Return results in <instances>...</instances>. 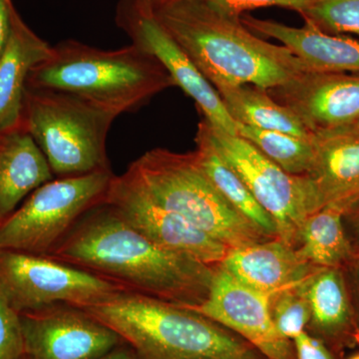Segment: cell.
<instances>
[{
  "label": "cell",
  "mask_w": 359,
  "mask_h": 359,
  "mask_svg": "<svg viewBox=\"0 0 359 359\" xmlns=\"http://www.w3.org/2000/svg\"><path fill=\"white\" fill-rule=\"evenodd\" d=\"M47 257L186 309L207 299L216 269L151 242L105 202L87 212Z\"/></svg>",
  "instance_id": "cell-1"
},
{
  "label": "cell",
  "mask_w": 359,
  "mask_h": 359,
  "mask_svg": "<svg viewBox=\"0 0 359 359\" xmlns=\"http://www.w3.org/2000/svg\"><path fill=\"white\" fill-rule=\"evenodd\" d=\"M153 9L216 90L244 84L269 90L309 71L289 48L259 39L241 18L207 0H177Z\"/></svg>",
  "instance_id": "cell-2"
},
{
  "label": "cell",
  "mask_w": 359,
  "mask_h": 359,
  "mask_svg": "<svg viewBox=\"0 0 359 359\" xmlns=\"http://www.w3.org/2000/svg\"><path fill=\"white\" fill-rule=\"evenodd\" d=\"M83 309L117 332L139 359H269L202 313L127 290Z\"/></svg>",
  "instance_id": "cell-3"
},
{
  "label": "cell",
  "mask_w": 359,
  "mask_h": 359,
  "mask_svg": "<svg viewBox=\"0 0 359 359\" xmlns=\"http://www.w3.org/2000/svg\"><path fill=\"white\" fill-rule=\"evenodd\" d=\"M173 86L164 66L136 45L102 50L71 39L52 47L27 80V88L65 92L118 116L136 112Z\"/></svg>",
  "instance_id": "cell-4"
},
{
  "label": "cell",
  "mask_w": 359,
  "mask_h": 359,
  "mask_svg": "<svg viewBox=\"0 0 359 359\" xmlns=\"http://www.w3.org/2000/svg\"><path fill=\"white\" fill-rule=\"evenodd\" d=\"M124 175L157 204L230 249L273 240L224 199L194 151L153 149L131 163Z\"/></svg>",
  "instance_id": "cell-5"
},
{
  "label": "cell",
  "mask_w": 359,
  "mask_h": 359,
  "mask_svg": "<svg viewBox=\"0 0 359 359\" xmlns=\"http://www.w3.org/2000/svg\"><path fill=\"white\" fill-rule=\"evenodd\" d=\"M112 111L53 90H26L22 128L36 142L55 178L112 170L106 140Z\"/></svg>",
  "instance_id": "cell-6"
},
{
  "label": "cell",
  "mask_w": 359,
  "mask_h": 359,
  "mask_svg": "<svg viewBox=\"0 0 359 359\" xmlns=\"http://www.w3.org/2000/svg\"><path fill=\"white\" fill-rule=\"evenodd\" d=\"M114 177L110 170L46 182L0 223V250L50 254L87 212L105 202Z\"/></svg>",
  "instance_id": "cell-7"
},
{
  "label": "cell",
  "mask_w": 359,
  "mask_h": 359,
  "mask_svg": "<svg viewBox=\"0 0 359 359\" xmlns=\"http://www.w3.org/2000/svg\"><path fill=\"white\" fill-rule=\"evenodd\" d=\"M208 124L215 147L275 221L278 238L297 249L304 222L323 209L311 179L287 173L249 141Z\"/></svg>",
  "instance_id": "cell-8"
},
{
  "label": "cell",
  "mask_w": 359,
  "mask_h": 359,
  "mask_svg": "<svg viewBox=\"0 0 359 359\" xmlns=\"http://www.w3.org/2000/svg\"><path fill=\"white\" fill-rule=\"evenodd\" d=\"M0 290L22 313L55 302L91 308L125 290L47 256L0 250Z\"/></svg>",
  "instance_id": "cell-9"
},
{
  "label": "cell",
  "mask_w": 359,
  "mask_h": 359,
  "mask_svg": "<svg viewBox=\"0 0 359 359\" xmlns=\"http://www.w3.org/2000/svg\"><path fill=\"white\" fill-rule=\"evenodd\" d=\"M115 20L118 27L132 40V44L154 56L164 66L176 86L195 101L212 126L238 135L237 122L229 114L217 90L167 32L147 2L119 0Z\"/></svg>",
  "instance_id": "cell-10"
},
{
  "label": "cell",
  "mask_w": 359,
  "mask_h": 359,
  "mask_svg": "<svg viewBox=\"0 0 359 359\" xmlns=\"http://www.w3.org/2000/svg\"><path fill=\"white\" fill-rule=\"evenodd\" d=\"M29 359H97L124 342L83 309L55 302L20 313Z\"/></svg>",
  "instance_id": "cell-11"
},
{
  "label": "cell",
  "mask_w": 359,
  "mask_h": 359,
  "mask_svg": "<svg viewBox=\"0 0 359 359\" xmlns=\"http://www.w3.org/2000/svg\"><path fill=\"white\" fill-rule=\"evenodd\" d=\"M105 203L151 242L208 266H219L231 250L183 217L157 204L124 174L115 175Z\"/></svg>",
  "instance_id": "cell-12"
},
{
  "label": "cell",
  "mask_w": 359,
  "mask_h": 359,
  "mask_svg": "<svg viewBox=\"0 0 359 359\" xmlns=\"http://www.w3.org/2000/svg\"><path fill=\"white\" fill-rule=\"evenodd\" d=\"M193 311L230 328L269 359H295L292 340L278 334L271 313V295L238 282L216 266L207 299Z\"/></svg>",
  "instance_id": "cell-13"
},
{
  "label": "cell",
  "mask_w": 359,
  "mask_h": 359,
  "mask_svg": "<svg viewBox=\"0 0 359 359\" xmlns=\"http://www.w3.org/2000/svg\"><path fill=\"white\" fill-rule=\"evenodd\" d=\"M268 91L313 134L359 122V73L306 71Z\"/></svg>",
  "instance_id": "cell-14"
},
{
  "label": "cell",
  "mask_w": 359,
  "mask_h": 359,
  "mask_svg": "<svg viewBox=\"0 0 359 359\" xmlns=\"http://www.w3.org/2000/svg\"><path fill=\"white\" fill-rule=\"evenodd\" d=\"M219 266L245 287L271 297L301 285L320 269L280 238L233 248Z\"/></svg>",
  "instance_id": "cell-15"
},
{
  "label": "cell",
  "mask_w": 359,
  "mask_h": 359,
  "mask_svg": "<svg viewBox=\"0 0 359 359\" xmlns=\"http://www.w3.org/2000/svg\"><path fill=\"white\" fill-rule=\"evenodd\" d=\"M344 269L320 268L304 283L311 308L306 332L318 337L335 354L359 346V320L351 304Z\"/></svg>",
  "instance_id": "cell-16"
},
{
  "label": "cell",
  "mask_w": 359,
  "mask_h": 359,
  "mask_svg": "<svg viewBox=\"0 0 359 359\" xmlns=\"http://www.w3.org/2000/svg\"><path fill=\"white\" fill-rule=\"evenodd\" d=\"M52 47L26 25L13 6L8 40L0 54V135L22 128L28 77L50 56Z\"/></svg>",
  "instance_id": "cell-17"
},
{
  "label": "cell",
  "mask_w": 359,
  "mask_h": 359,
  "mask_svg": "<svg viewBox=\"0 0 359 359\" xmlns=\"http://www.w3.org/2000/svg\"><path fill=\"white\" fill-rule=\"evenodd\" d=\"M311 179L321 208L359 203V129L355 125L313 134Z\"/></svg>",
  "instance_id": "cell-18"
},
{
  "label": "cell",
  "mask_w": 359,
  "mask_h": 359,
  "mask_svg": "<svg viewBox=\"0 0 359 359\" xmlns=\"http://www.w3.org/2000/svg\"><path fill=\"white\" fill-rule=\"evenodd\" d=\"M241 21L250 32L280 41L309 71L359 73V40L321 32L309 23L292 27L248 14H243Z\"/></svg>",
  "instance_id": "cell-19"
},
{
  "label": "cell",
  "mask_w": 359,
  "mask_h": 359,
  "mask_svg": "<svg viewBox=\"0 0 359 359\" xmlns=\"http://www.w3.org/2000/svg\"><path fill=\"white\" fill-rule=\"evenodd\" d=\"M48 161L32 136L21 128L0 138V223L18 205L53 179Z\"/></svg>",
  "instance_id": "cell-20"
},
{
  "label": "cell",
  "mask_w": 359,
  "mask_h": 359,
  "mask_svg": "<svg viewBox=\"0 0 359 359\" xmlns=\"http://www.w3.org/2000/svg\"><path fill=\"white\" fill-rule=\"evenodd\" d=\"M195 141L194 153L198 163L224 199L269 237L278 238L275 221L257 202L245 182L215 147L205 118L198 125Z\"/></svg>",
  "instance_id": "cell-21"
},
{
  "label": "cell",
  "mask_w": 359,
  "mask_h": 359,
  "mask_svg": "<svg viewBox=\"0 0 359 359\" xmlns=\"http://www.w3.org/2000/svg\"><path fill=\"white\" fill-rule=\"evenodd\" d=\"M226 111L236 122L254 128L283 132L301 138L313 134L290 108L276 102L266 89L244 84L217 90Z\"/></svg>",
  "instance_id": "cell-22"
},
{
  "label": "cell",
  "mask_w": 359,
  "mask_h": 359,
  "mask_svg": "<svg viewBox=\"0 0 359 359\" xmlns=\"http://www.w3.org/2000/svg\"><path fill=\"white\" fill-rule=\"evenodd\" d=\"M353 208L332 204L313 212L302 226L297 250L306 261L318 268L344 269L354 257L342 218Z\"/></svg>",
  "instance_id": "cell-23"
},
{
  "label": "cell",
  "mask_w": 359,
  "mask_h": 359,
  "mask_svg": "<svg viewBox=\"0 0 359 359\" xmlns=\"http://www.w3.org/2000/svg\"><path fill=\"white\" fill-rule=\"evenodd\" d=\"M238 136L249 141L262 153L285 170L297 176H306L314 159L313 137L301 138L283 132L269 131L237 123Z\"/></svg>",
  "instance_id": "cell-24"
},
{
  "label": "cell",
  "mask_w": 359,
  "mask_h": 359,
  "mask_svg": "<svg viewBox=\"0 0 359 359\" xmlns=\"http://www.w3.org/2000/svg\"><path fill=\"white\" fill-rule=\"evenodd\" d=\"M304 283L280 290L271 297V313L278 334L289 340L306 332L311 320V308Z\"/></svg>",
  "instance_id": "cell-25"
},
{
  "label": "cell",
  "mask_w": 359,
  "mask_h": 359,
  "mask_svg": "<svg viewBox=\"0 0 359 359\" xmlns=\"http://www.w3.org/2000/svg\"><path fill=\"white\" fill-rule=\"evenodd\" d=\"M301 15L321 32L359 35V0H316Z\"/></svg>",
  "instance_id": "cell-26"
},
{
  "label": "cell",
  "mask_w": 359,
  "mask_h": 359,
  "mask_svg": "<svg viewBox=\"0 0 359 359\" xmlns=\"http://www.w3.org/2000/svg\"><path fill=\"white\" fill-rule=\"evenodd\" d=\"M25 356V340L20 313L0 290V359H20Z\"/></svg>",
  "instance_id": "cell-27"
},
{
  "label": "cell",
  "mask_w": 359,
  "mask_h": 359,
  "mask_svg": "<svg viewBox=\"0 0 359 359\" xmlns=\"http://www.w3.org/2000/svg\"><path fill=\"white\" fill-rule=\"evenodd\" d=\"M222 13L241 18L245 11L262 7L278 6L304 13L316 0H207Z\"/></svg>",
  "instance_id": "cell-28"
},
{
  "label": "cell",
  "mask_w": 359,
  "mask_h": 359,
  "mask_svg": "<svg viewBox=\"0 0 359 359\" xmlns=\"http://www.w3.org/2000/svg\"><path fill=\"white\" fill-rule=\"evenodd\" d=\"M292 344L295 359H344L335 354L325 342L306 330L297 335L292 340Z\"/></svg>",
  "instance_id": "cell-29"
},
{
  "label": "cell",
  "mask_w": 359,
  "mask_h": 359,
  "mask_svg": "<svg viewBox=\"0 0 359 359\" xmlns=\"http://www.w3.org/2000/svg\"><path fill=\"white\" fill-rule=\"evenodd\" d=\"M13 0H0V54L6 47L11 32V15Z\"/></svg>",
  "instance_id": "cell-30"
},
{
  "label": "cell",
  "mask_w": 359,
  "mask_h": 359,
  "mask_svg": "<svg viewBox=\"0 0 359 359\" xmlns=\"http://www.w3.org/2000/svg\"><path fill=\"white\" fill-rule=\"evenodd\" d=\"M97 359H139L132 347L126 342H123L114 349L106 353L105 355Z\"/></svg>",
  "instance_id": "cell-31"
},
{
  "label": "cell",
  "mask_w": 359,
  "mask_h": 359,
  "mask_svg": "<svg viewBox=\"0 0 359 359\" xmlns=\"http://www.w3.org/2000/svg\"><path fill=\"white\" fill-rule=\"evenodd\" d=\"M144 1L147 2L152 8H157V7L170 4V2L177 1V0H144Z\"/></svg>",
  "instance_id": "cell-32"
},
{
  "label": "cell",
  "mask_w": 359,
  "mask_h": 359,
  "mask_svg": "<svg viewBox=\"0 0 359 359\" xmlns=\"http://www.w3.org/2000/svg\"><path fill=\"white\" fill-rule=\"evenodd\" d=\"M344 359H359V353H354L353 355L349 356V358H344Z\"/></svg>",
  "instance_id": "cell-33"
},
{
  "label": "cell",
  "mask_w": 359,
  "mask_h": 359,
  "mask_svg": "<svg viewBox=\"0 0 359 359\" xmlns=\"http://www.w3.org/2000/svg\"><path fill=\"white\" fill-rule=\"evenodd\" d=\"M356 233H358V238L359 241V219L358 222V224H356Z\"/></svg>",
  "instance_id": "cell-34"
},
{
  "label": "cell",
  "mask_w": 359,
  "mask_h": 359,
  "mask_svg": "<svg viewBox=\"0 0 359 359\" xmlns=\"http://www.w3.org/2000/svg\"><path fill=\"white\" fill-rule=\"evenodd\" d=\"M358 283H359V266H358ZM358 320H359V311H358Z\"/></svg>",
  "instance_id": "cell-35"
},
{
  "label": "cell",
  "mask_w": 359,
  "mask_h": 359,
  "mask_svg": "<svg viewBox=\"0 0 359 359\" xmlns=\"http://www.w3.org/2000/svg\"><path fill=\"white\" fill-rule=\"evenodd\" d=\"M20 359H29V358H26V356L25 355V356H23V358H21Z\"/></svg>",
  "instance_id": "cell-36"
},
{
  "label": "cell",
  "mask_w": 359,
  "mask_h": 359,
  "mask_svg": "<svg viewBox=\"0 0 359 359\" xmlns=\"http://www.w3.org/2000/svg\"><path fill=\"white\" fill-rule=\"evenodd\" d=\"M356 127H358V128L359 129V122L358 123V124L355 125Z\"/></svg>",
  "instance_id": "cell-37"
},
{
  "label": "cell",
  "mask_w": 359,
  "mask_h": 359,
  "mask_svg": "<svg viewBox=\"0 0 359 359\" xmlns=\"http://www.w3.org/2000/svg\"><path fill=\"white\" fill-rule=\"evenodd\" d=\"M0 138H1V135H0Z\"/></svg>",
  "instance_id": "cell-38"
}]
</instances>
